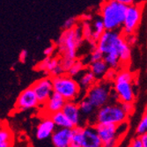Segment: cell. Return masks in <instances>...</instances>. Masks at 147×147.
I'll use <instances>...</instances> for the list:
<instances>
[{
  "mask_svg": "<svg viewBox=\"0 0 147 147\" xmlns=\"http://www.w3.org/2000/svg\"><path fill=\"white\" fill-rule=\"evenodd\" d=\"M102 59H103V54L96 47H93L90 53V55H89V59H88L89 63H94V62H97V61H100Z\"/></svg>",
  "mask_w": 147,
  "mask_h": 147,
  "instance_id": "cell-29",
  "label": "cell"
},
{
  "mask_svg": "<svg viewBox=\"0 0 147 147\" xmlns=\"http://www.w3.org/2000/svg\"><path fill=\"white\" fill-rule=\"evenodd\" d=\"M3 123H2V121H1V120H0V126H1V124H2Z\"/></svg>",
  "mask_w": 147,
  "mask_h": 147,
  "instance_id": "cell-40",
  "label": "cell"
},
{
  "mask_svg": "<svg viewBox=\"0 0 147 147\" xmlns=\"http://www.w3.org/2000/svg\"><path fill=\"white\" fill-rule=\"evenodd\" d=\"M53 122L56 129H73L72 123L69 121L62 111L52 114L49 116Z\"/></svg>",
  "mask_w": 147,
  "mask_h": 147,
  "instance_id": "cell-19",
  "label": "cell"
},
{
  "mask_svg": "<svg viewBox=\"0 0 147 147\" xmlns=\"http://www.w3.org/2000/svg\"><path fill=\"white\" fill-rule=\"evenodd\" d=\"M78 105L81 115H90L94 112V107L90 103V101L86 97L81 99V100L78 103Z\"/></svg>",
  "mask_w": 147,
  "mask_h": 147,
  "instance_id": "cell-25",
  "label": "cell"
},
{
  "mask_svg": "<svg viewBox=\"0 0 147 147\" xmlns=\"http://www.w3.org/2000/svg\"><path fill=\"white\" fill-rule=\"evenodd\" d=\"M136 133L137 135L139 137L144 134H147V115H146V111H144L140 122L138 123L137 129H136Z\"/></svg>",
  "mask_w": 147,
  "mask_h": 147,
  "instance_id": "cell-28",
  "label": "cell"
},
{
  "mask_svg": "<svg viewBox=\"0 0 147 147\" xmlns=\"http://www.w3.org/2000/svg\"><path fill=\"white\" fill-rule=\"evenodd\" d=\"M117 53H118V56H119L120 64L121 65L122 64L123 65L128 64L129 60H130V57H131V49H130V47L125 42L124 37L118 46Z\"/></svg>",
  "mask_w": 147,
  "mask_h": 147,
  "instance_id": "cell-20",
  "label": "cell"
},
{
  "mask_svg": "<svg viewBox=\"0 0 147 147\" xmlns=\"http://www.w3.org/2000/svg\"><path fill=\"white\" fill-rule=\"evenodd\" d=\"M143 147H147V134H144L138 137Z\"/></svg>",
  "mask_w": 147,
  "mask_h": 147,
  "instance_id": "cell-37",
  "label": "cell"
},
{
  "mask_svg": "<svg viewBox=\"0 0 147 147\" xmlns=\"http://www.w3.org/2000/svg\"><path fill=\"white\" fill-rule=\"evenodd\" d=\"M69 147H79V146H78V145H76V144H71Z\"/></svg>",
  "mask_w": 147,
  "mask_h": 147,
  "instance_id": "cell-39",
  "label": "cell"
},
{
  "mask_svg": "<svg viewBox=\"0 0 147 147\" xmlns=\"http://www.w3.org/2000/svg\"><path fill=\"white\" fill-rule=\"evenodd\" d=\"M103 61L106 63V64L109 66V69L116 70L120 65V60H119V56L116 51L109 53L103 56Z\"/></svg>",
  "mask_w": 147,
  "mask_h": 147,
  "instance_id": "cell-24",
  "label": "cell"
},
{
  "mask_svg": "<svg viewBox=\"0 0 147 147\" xmlns=\"http://www.w3.org/2000/svg\"><path fill=\"white\" fill-rule=\"evenodd\" d=\"M36 70L43 71L47 76H50L49 78H55L64 74V71L60 64L59 57H45L37 64Z\"/></svg>",
  "mask_w": 147,
  "mask_h": 147,
  "instance_id": "cell-12",
  "label": "cell"
},
{
  "mask_svg": "<svg viewBox=\"0 0 147 147\" xmlns=\"http://www.w3.org/2000/svg\"><path fill=\"white\" fill-rule=\"evenodd\" d=\"M109 66L102 60L89 63L88 70L93 74L97 80H102L105 77V74L109 71Z\"/></svg>",
  "mask_w": 147,
  "mask_h": 147,
  "instance_id": "cell-18",
  "label": "cell"
},
{
  "mask_svg": "<svg viewBox=\"0 0 147 147\" xmlns=\"http://www.w3.org/2000/svg\"><path fill=\"white\" fill-rule=\"evenodd\" d=\"M57 49V47H56V44H52V45H49V47H47L44 51H43V54L45 55L46 57H51L53 55H54V53Z\"/></svg>",
  "mask_w": 147,
  "mask_h": 147,
  "instance_id": "cell-32",
  "label": "cell"
},
{
  "mask_svg": "<svg viewBox=\"0 0 147 147\" xmlns=\"http://www.w3.org/2000/svg\"><path fill=\"white\" fill-rule=\"evenodd\" d=\"M96 82H97V79L88 69L82 74V76L80 77L79 80L78 81V86H79L80 89H81V91L82 90L87 91Z\"/></svg>",
  "mask_w": 147,
  "mask_h": 147,
  "instance_id": "cell-22",
  "label": "cell"
},
{
  "mask_svg": "<svg viewBox=\"0 0 147 147\" xmlns=\"http://www.w3.org/2000/svg\"><path fill=\"white\" fill-rule=\"evenodd\" d=\"M80 29H81V34L83 40H86L88 42H92V24L87 21H82V24L80 25Z\"/></svg>",
  "mask_w": 147,
  "mask_h": 147,
  "instance_id": "cell-27",
  "label": "cell"
},
{
  "mask_svg": "<svg viewBox=\"0 0 147 147\" xmlns=\"http://www.w3.org/2000/svg\"><path fill=\"white\" fill-rule=\"evenodd\" d=\"M114 91L121 103H133L135 100V92L133 82L114 81Z\"/></svg>",
  "mask_w": 147,
  "mask_h": 147,
  "instance_id": "cell-13",
  "label": "cell"
},
{
  "mask_svg": "<svg viewBox=\"0 0 147 147\" xmlns=\"http://www.w3.org/2000/svg\"><path fill=\"white\" fill-rule=\"evenodd\" d=\"M65 102L66 101L64 99L61 97L58 93L53 92L49 100L45 102V104H43V110L46 114V116H49L54 113L62 111Z\"/></svg>",
  "mask_w": 147,
  "mask_h": 147,
  "instance_id": "cell-16",
  "label": "cell"
},
{
  "mask_svg": "<svg viewBox=\"0 0 147 147\" xmlns=\"http://www.w3.org/2000/svg\"><path fill=\"white\" fill-rule=\"evenodd\" d=\"M115 75H116V71H115V70L109 69V71H107V73L105 74V77H104V78H103V79L105 80V81H108V82L114 81Z\"/></svg>",
  "mask_w": 147,
  "mask_h": 147,
  "instance_id": "cell-33",
  "label": "cell"
},
{
  "mask_svg": "<svg viewBox=\"0 0 147 147\" xmlns=\"http://www.w3.org/2000/svg\"><path fill=\"white\" fill-rule=\"evenodd\" d=\"M40 105L38 99L31 86L24 89L17 98L15 109L19 111L35 109Z\"/></svg>",
  "mask_w": 147,
  "mask_h": 147,
  "instance_id": "cell-11",
  "label": "cell"
},
{
  "mask_svg": "<svg viewBox=\"0 0 147 147\" xmlns=\"http://www.w3.org/2000/svg\"><path fill=\"white\" fill-rule=\"evenodd\" d=\"M78 20L76 17H70V18H68L63 23V28H64V30L71 29L72 28H74L75 26H77Z\"/></svg>",
  "mask_w": 147,
  "mask_h": 147,
  "instance_id": "cell-30",
  "label": "cell"
},
{
  "mask_svg": "<svg viewBox=\"0 0 147 147\" xmlns=\"http://www.w3.org/2000/svg\"><path fill=\"white\" fill-rule=\"evenodd\" d=\"M123 39V35L120 31H105L96 42L95 47L103 56L111 52H117L118 46Z\"/></svg>",
  "mask_w": 147,
  "mask_h": 147,
  "instance_id": "cell-9",
  "label": "cell"
},
{
  "mask_svg": "<svg viewBox=\"0 0 147 147\" xmlns=\"http://www.w3.org/2000/svg\"><path fill=\"white\" fill-rule=\"evenodd\" d=\"M85 67H86V65L83 61L76 59L75 62L73 63V64L71 65V67L70 68V70L67 71L66 74H68L71 78H74V77L78 76L81 71H83L85 70Z\"/></svg>",
  "mask_w": 147,
  "mask_h": 147,
  "instance_id": "cell-26",
  "label": "cell"
},
{
  "mask_svg": "<svg viewBox=\"0 0 147 147\" xmlns=\"http://www.w3.org/2000/svg\"><path fill=\"white\" fill-rule=\"evenodd\" d=\"M123 111L126 114L127 116L131 115L134 111V104L133 103H120Z\"/></svg>",
  "mask_w": 147,
  "mask_h": 147,
  "instance_id": "cell-31",
  "label": "cell"
},
{
  "mask_svg": "<svg viewBox=\"0 0 147 147\" xmlns=\"http://www.w3.org/2000/svg\"><path fill=\"white\" fill-rule=\"evenodd\" d=\"M50 138L55 147H69L72 144V129H56Z\"/></svg>",
  "mask_w": 147,
  "mask_h": 147,
  "instance_id": "cell-14",
  "label": "cell"
},
{
  "mask_svg": "<svg viewBox=\"0 0 147 147\" xmlns=\"http://www.w3.org/2000/svg\"><path fill=\"white\" fill-rule=\"evenodd\" d=\"M127 8L119 0L104 1L100 5V20L106 31L122 29Z\"/></svg>",
  "mask_w": 147,
  "mask_h": 147,
  "instance_id": "cell-1",
  "label": "cell"
},
{
  "mask_svg": "<svg viewBox=\"0 0 147 147\" xmlns=\"http://www.w3.org/2000/svg\"><path fill=\"white\" fill-rule=\"evenodd\" d=\"M92 43L95 44L96 42L100 39L101 34L106 31L104 25L100 19H97L93 21L92 25Z\"/></svg>",
  "mask_w": 147,
  "mask_h": 147,
  "instance_id": "cell-23",
  "label": "cell"
},
{
  "mask_svg": "<svg viewBox=\"0 0 147 147\" xmlns=\"http://www.w3.org/2000/svg\"><path fill=\"white\" fill-rule=\"evenodd\" d=\"M101 141L102 147H116L123 133L128 128L127 123L119 125L115 124H93Z\"/></svg>",
  "mask_w": 147,
  "mask_h": 147,
  "instance_id": "cell-5",
  "label": "cell"
},
{
  "mask_svg": "<svg viewBox=\"0 0 147 147\" xmlns=\"http://www.w3.org/2000/svg\"><path fill=\"white\" fill-rule=\"evenodd\" d=\"M80 26L77 25L71 29L64 30L59 36L56 47L59 53V57L75 61L77 59L78 49L83 42Z\"/></svg>",
  "mask_w": 147,
  "mask_h": 147,
  "instance_id": "cell-2",
  "label": "cell"
},
{
  "mask_svg": "<svg viewBox=\"0 0 147 147\" xmlns=\"http://www.w3.org/2000/svg\"><path fill=\"white\" fill-rule=\"evenodd\" d=\"M56 129V126L53 123L49 116L43 117L37 126L36 129V138L39 140H44L51 137L52 133Z\"/></svg>",
  "mask_w": 147,
  "mask_h": 147,
  "instance_id": "cell-17",
  "label": "cell"
},
{
  "mask_svg": "<svg viewBox=\"0 0 147 147\" xmlns=\"http://www.w3.org/2000/svg\"><path fill=\"white\" fill-rule=\"evenodd\" d=\"M128 116L123 111L121 104H107L98 109L94 124L119 125L127 122Z\"/></svg>",
  "mask_w": 147,
  "mask_h": 147,
  "instance_id": "cell-4",
  "label": "cell"
},
{
  "mask_svg": "<svg viewBox=\"0 0 147 147\" xmlns=\"http://www.w3.org/2000/svg\"><path fill=\"white\" fill-rule=\"evenodd\" d=\"M143 14V6L135 3L127 8L124 21L122 26V34L123 36L134 34L139 26Z\"/></svg>",
  "mask_w": 147,
  "mask_h": 147,
  "instance_id": "cell-8",
  "label": "cell"
},
{
  "mask_svg": "<svg viewBox=\"0 0 147 147\" xmlns=\"http://www.w3.org/2000/svg\"><path fill=\"white\" fill-rule=\"evenodd\" d=\"M125 42H127V44L130 47L132 45H134L137 42V37L135 35V34H129L126 36H123Z\"/></svg>",
  "mask_w": 147,
  "mask_h": 147,
  "instance_id": "cell-34",
  "label": "cell"
},
{
  "mask_svg": "<svg viewBox=\"0 0 147 147\" xmlns=\"http://www.w3.org/2000/svg\"><path fill=\"white\" fill-rule=\"evenodd\" d=\"M119 1L121 2L123 5H124L125 6H127V7H129V6H130L132 5H134L136 3L135 1H133V0H119Z\"/></svg>",
  "mask_w": 147,
  "mask_h": 147,
  "instance_id": "cell-38",
  "label": "cell"
},
{
  "mask_svg": "<svg viewBox=\"0 0 147 147\" xmlns=\"http://www.w3.org/2000/svg\"><path fill=\"white\" fill-rule=\"evenodd\" d=\"M110 92L109 82L100 80L86 91V98L94 107V109H100L108 104L110 99Z\"/></svg>",
  "mask_w": 147,
  "mask_h": 147,
  "instance_id": "cell-7",
  "label": "cell"
},
{
  "mask_svg": "<svg viewBox=\"0 0 147 147\" xmlns=\"http://www.w3.org/2000/svg\"><path fill=\"white\" fill-rule=\"evenodd\" d=\"M129 147H143L138 137L132 139V141H131V143L129 144Z\"/></svg>",
  "mask_w": 147,
  "mask_h": 147,
  "instance_id": "cell-36",
  "label": "cell"
},
{
  "mask_svg": "<svg viewBox=\"0 0 147 147\" xmlns=\"http://www.w3.org/2000/svg\"><path fill=\"white\" fill-rule=\"evenodd\" d=\"M28 51L26 49H22L20 53V56H19V59H20V62L21 63H26V59H28Z\"/></svg>",
  "mask_w": 147,
  "mask_h": 147,
  "instance_id": "cell-35",
  "label": "cell"
},
{
  "mask_svg": "<svg viewBox=\"0 0 147 147\" xmlns=\"http://www.w3.org/2000/svg\"><path fill=\"white\" fill-rule=\"evenodd\" d=\"M31 88L34 92L39 103L42 105L45 104V102L49 100L54 92L53 91L52 80L49 77H45L37 80L31 86Z\"/></svg>",
  "mask_w": 147,
  "mask_h": 147,
  "instance_id": "cell-10",
  "label": "cell"
},
{
  "mask_svg": "<svg viewBox=\"0 0 147 147\" xmlns=\"http://www.w3.org/2000/svg\"><path fill=\"white\" fill-rule=\"evenodd\" d=\"M72 144L79 147H102L93 124L74 127L72 129Z\"/></svg>",
  "mask_w": 147,
  "mask_h": 147,
  "instance_id": "cell-6",
  "label": "cell"
},
{
  "mask_svg": "<svg viewBox=\"0 0 147 147\" xmlns=\"http://www.w3.org/2000/svg\"><path fill=\"white\" fill-rule=\"evenodd\" d=\"M51 80L53 91L58 93L65 101H75L79 97L81 89L74 78L64 73L58 77L51 78Z\"/></svg>",
  "mask_w": 147,
  "mask_h": 147,
  "instance_id": "cell-3",
  "label": "cell"
},
{
  "mask_svg": "<svg viewBox=\"0 0 147 147\" xmlns=\"http://www.w3.org/2000/svg\"><path fill=\"white\" fill-rule=\"evenodd\" d=\"M13 144V134L7 124L0 126V147H11Z\"/></svg>",
  "mask_w": 147,
  "mask_h": 147,
  "instance_id": "cell-21",
  "label": "cell"
},
{
  "mask_svg": "<svg viewBox=\"0 0 147 147\" xmlns=\"http://www.w3.org/2000/svg\"><path fill=\"white\" fill-rule=\"evenodd\" d=\"M63 115L68 118L69 121L72 123L73 127L81 126L82 115L80 114L78 102L76 101H66L62 109Z\"/></svg>",
  "mask_w": 147,
  "mask_h": 147,
  "instance_id": "cell-15",
  "label": "cell"
}]
</instances>
